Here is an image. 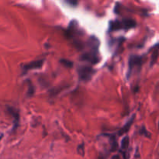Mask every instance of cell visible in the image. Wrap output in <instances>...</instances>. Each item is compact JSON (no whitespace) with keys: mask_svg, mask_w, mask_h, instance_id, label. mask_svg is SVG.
Wrapping results in <instances>:
<instances>
[{"mask_svg":"<svg viewBox=\"0 0 159 159\" xmlns=\"http://www.w3.org/2000/svg\"><path fill=\"white\" fill-rule=\"evenodd\" d=\"M78 73L81 80L89 81L91 79L95 71L89 66H81L78 69Z\"/></svg>","mask_w":159,"mask_h":159,"instance_id":"obj_1","label":"cell"},{"mask_svg":"<svg viewBox=\"0 0 159 159\" xmlns=\"http://www.w3.org/2000/svg\"><path fill=\"white\" fill-rule=\"evenodd\" d=\"M43 65V60H37L35 61H32L29 64H26L23 66V69L26 71H29V70H34V69H39L41 68Z\"/></svg>","mask_w":159,"mask_h":159,"instance_id":"obj_2","label":"cell"},{"mask_svg":"<svg viewBox=\"0 0 159 159\" xmlns=\"http://www.w3.org/2000/svg\"><path fill=\"white\" fill-rule=\"evenodd\" d=\"M141 57H138V56H134L130 59V69L131 70L134 67L138 66L141 65Z\"/></svg>","mask_w":159,"mask_h":159,"instance_id":"obj_3","label":"cell"},{"mask_svg":"<svg viewBox=\"0 0 159 159\" xmlns=\"http://www.w3.org/2000/svg\"><path fill=\"white\" fill-rule=\"evenodd\" d=\"M122 23V28L124 29H130V28H133L135 26V21H134L133 20H130V19H128V20H124V21L121 22Z\"/></svg>","mask_w":159,"mask_h":159,"instance_id":"obj_4","label":"cell"},{"mask_svg":"<svg viewBox=\"0 0 159 159\" xmlns=\"http://www.w3.org/2000/svg\"><path fill=\"white\" fill-rule=\"evenodd\" d=\"M158 57V45L155 46V49L154 50L153 53L152 54V58H151V66L155 65L156 63Z\"/></svg>","mask_w":159,"mask_h":159,"instance_id":"obj_5","label":"cell"},{"mask_svg":"<svg viewBox=\"0 0 159 159\" xmlns=\"http://www.w3.org/2000/svg\"><path fill=\"white\" fill-rule=\"evenodd\" d=\"M120 29H123L121 22L117 21V20H116L114 22H112L111 24H110V30H117Z\"/></svg>","mask_w":159,"mask_h":159,"instance_id":"obj_6","label":"cell"},{"mask_svg":"<svg viewBox=\"0 0 159 159\" xmlns=\"http://www.w3.org/2000/svg\"><path fill=\"white\" fill-rule=\"evenodd\" d=\"M132 123H133V119H131V120H130V122H128V123H127V124H126V125L124 126V127H123V128L121 129L120 130V133H119V134H120V135H123V134H126V133H127V132L128 131V130H129V129L130 128V127H131V125H132Z\"/></svg>","mask_w":159,"mask_h":159,"instance_id":"obj_7","label":"cell"},{"mask_svg":"<svg viewBox=\"0 0 159 159\" xmlns=\"http://www.w3.org/2000/svg\"><path fill=\"white\" fill-rule=\"evenodd\" d=\"M129 143H130V139L128 137H124L121 141V148L124 150H126L129 147Z\"/></svg>","mask_w":159,"mask_h":159,"instance_id":"obj_8","label":"cell"},{"mask_svg":"<svg viewBox=\"0 0 159 159\" xmlns=\"http://www.w3.org/2000/svg\"><path fill=\"white\" fill-rule=\"evenodd\" d=\"M61 63L65 65V66H66L67 68H71V67L73 66L72 62L68 60H64V59H62V60H61Z\"/></svg>","mask_w":159,"mask_h":159,"instance_id":"obj_9","label":"cell"},{"mask_svg":"<svg viewBox=\"0 0 159 159\" xmlns=\"http://www.w3.org/2000/svg\"><path fill=\"white\" fill-rule=\"evenodd\" d=\"M78 153L82 155V156H84V155H85V151H84L83 144H81V145H79L78 147Z\"/></svg>","mask_w":159,"mask_h":159,"instance_id":"obj_10","label":"cell"}]
</instances>
